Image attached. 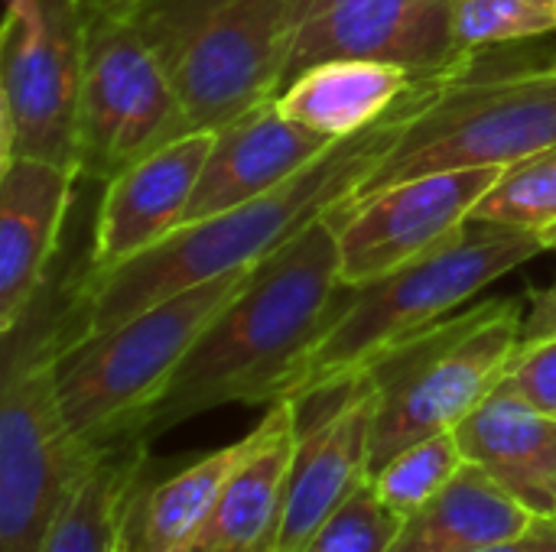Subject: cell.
Segmentation results:
<instances>
[{
    "label": "cell",
    "mask_w": 556,
    "mask_h": 552,
    "mask_svg": "<svg viewBox=\"0 0 556 552\" xmlns=\"http://www.w3.org/2000/svg\"><path fill=\"white\" fill-rule=\"evenodd\" d=\"M124 16L166 72L192 130H218L283 88L290 0H140Z\"/></svg>",
    "instance_id": "8992f818"
},
{
    "label": "cell",
    "mask_w": 556,
    "mask_h": 552,
    "mask_svg": "<svg viewBox=\"0 0 556 552\" xmlns=\"http://www.w3.org/2000/svg\"><path fill=\"white\" fill-rule=\"evenodd\" d=\"M541 241H544V247H547V251H556V224L541 234Z\"/></svg>",
    "instance_id": "1f68e13d"
},
{
    "label": "cell",
    "mask_w": 556,
    "mask_h": 552,
    "mask_svg": "<svg viewBox=\"0 0 556 552\" xmlns=\"http://www.w3.org/2000/svg\"><path fill=\"white\" fill-rule=\"evenodd\" d=\"M551 338H556V280L547 290H541V293L534 296L531 309L525 312L518 351L534 348V345L551 342Z\"/></svg>",
    "instance_id": "83f0119b"
},
{
    "label": "cell",
    "mask_w": 556,
    "mask_h": 552,
    "mask_svg": "<svg viewBox=\"0 0 556 552\" xmlns=\"http://www.w3.org/2000/svg\"><path fill=\"white\" fill-rule=\"evenodd\" d=\"M505 166L443 169L404 179L352 208L329 211L345 286L375 283L450 244Z\"/></svg>",
    "instance_id": "7c38bea8"
},
{
    "label": "cell",
    "mask_w": 556,
    "mask_h": 552,
    "mask_svg": "<svg viewBox=\"0 0 556 552\" xmlns=\"http://www.w3.org/2000/svg\"><path fill=\"white\" fill-rule=\"evenodd\" d=\"M521 303L485 299L391 348L365 374L378 387L371 475L401 449L453 433L508 374L521 342Z\"/></svg>",
    "instance_id": "ba28073f"
},
{
    "label": "cell",
    "mask_w": 556,
    "mask_h": 552,
    "mask_svg": "<svg viewBox=\"0 0 556 552\" xmlns=\"http://www.w3.org/2000/svg\"><path fill=\"white\" fill-rule=\"evenodd\" d=\"M547 33H556V0H456V42L469 55Z\"/></svg>",
    "instance_id": "d4e9b609"
},
{
    "label": "cell",
    "mask_w": 556,
    "mask_h": 552,
    "mask_svg": "<svg viewBox=\"0 0 556 552\" xmlns=\"http://www.w3.org/2000/svg\"><path fill=\"white\" fill-rule=\"evenodd\" d=\"M254 267L173 293L108 332L72 338L55 361L59 400L72 433L88 449L140 439L143 413Z\"/></svg>",
    "instance_id": "5b68a950"
},
{
    "label": "cell",
    "mask_w": 556,
    "mask_h": 552,
    "mask_svg": "<svg viewBox=\"0 0 556 552\" xmlns=\"http://www.w3.org/2000/svg\"><path fill=\"white\" fill-rule=\"evenodd\" d=\"M440 85L443 81L417 85L391 114L352 137H342L277 189L202 221H189L114 270L88 267L81 280V335L108 332L173 293L270 257L303 228L339 208L365 182Z\"/></svg>",
    "instance_id": "7a4b0ae2"
},
{
    "label": "cell",
    "mask_w": 556,
    "mask_h": 552,
    "mask_svg": "<svg viewBox=\"0 0 556 552\" xmlns=\"http://www.w3.org/2000/svg\"><path fill=\"white\" fill-rule=\"evenodd\" d=\"M332 143L339 140L290 120L277 101L251 107L248 114L215 130L182 224L228 211L277 189L306 169L316 156H323Z\"/></svg>",
    "instance_id": "2e32d148"
},
{
    "label": "cell",
    "mask_w": 556,
    "mask_h": 552,
    "mask_svg": "<svg viewBox=\"0 0 556 552\" xmlns=\"http://www.w3.org/2000/svg\"><path fill=\"white\" fill-rule=\"evenodd\" d=\"M476 62L430 94L381 163L332 211L352 208L404 179L511 166L556 146V62L498 75H476Z\"/></svg>",
    "instance_id": "52a82bcc"
},
{
    "label": "cell",
    "mask_w": 556,
    "mask_h": 552,
    "mask_svg": "<svg viewBox=\"0 0 556 552\" xmlns=\"http://www.w3.org/2000/svg\"><path fill=\"white\" fill-rule=\"evenodd\" d=\"M81 0H16L0 33V166L26 156L78 169Z\"/></svg>",
    "instance_id": "9c48e42d"
},
{
    "label": "cell",
    "mask_w": 556,
    "mask_h": 552,
    "mask_svg": "<svg viewBox=\"0 0 556 552\" xmlns=\"http://www.w3.org/2000/svg\"><path fill=\"white\" fill-rule=\"evenodd\" d=\"M91 267V264H88ZM81 277L49 283L3 332L0 377V552H42L65 501L101 449H88L59 400V351L81 335Z\"/></svg>",
    "instance_id": "3957f363"
},
{
    "label": "cell",
    "mask_w": 556,
    "mask_h": 552,
    "mask_svg": "<svg viewBox=\"0 0 556 552\" xmlns=\"http://www.w3.org/2000/svg\"><path fill=\"white\" fill-rule=\"evenodd\" d=\"M469 221L544 234L556 224V146L505 166Z\"/></svg>",
    "instance_id": "603a6c76"
},
{
    "label": "cell",
    "mask_w": 556,
    "mask_h": 552,
    "mask_svg": "<svg viewBox=\"0 0 556 552\" xmlns=\"http://www.w3.org/2000/svg\"><path fill=\"white\" fill-rule=\"evenodd\" d=\"M78 169L16 156L0 166V335L10 332L52 277Z\"/></svg>",
    "instance_id": "9a60e30c"
},
{
    "label": "cell",
    "mask_w": 556,
    "mask_h": 552,
    "mask_svg": "<svg viewBox=\"0 0 556 552\" xmlns=\"http://www.w3.org/2000/svg\"><path fill=\"white\" fill-rule=\"evenodd\" d=\"M127 517H130V514H127ZM111 552H134L130 540H127V524H124V530H121V537H117V543H114V550Z\"/></svg>",
    "instance_id": "4dcf8cb0"
},
{
    "label": "cell",
    "mask_w": 556,
    "mask_h": 552,
    "mask_svg": "<svg viewBox=\"0 0 556 552\" xmlns=\"http://www.w3.org/2000/svg\"><path fill=\"white\" fill-rule=\"evenodd\" d=\"M345 296L339 241L326 215L251 270L143 413L137 436L156 439L231 403L283 400L313 345L339 319Z\"/></svg>",
    "instance_id": "6da1fadb"
},
{
    "label": "cell",
    "mask_w": 556,
    "mask_h": 552,
    "mask_svg": "<svg viewBox=\"0 0 556 552\" xmlns=\"http://www.w3.org/2000/svg\"><path fill=\"white\" fill-rule=\"evenodd\" d=\"M401 527L404 517L375 495L368 478L316 527L300 552H391Z\"/></svg>",
    "instance_id": "484cf974"
},
{
    "label": "cell",
    "mask_w": 556,
    "mask_h": 552,
    "mask_svg": "<svg viewBox=\"0 0 556 552\" xmlns=\"http://www.w3.org/2000/svg\"><path fill=\"white\" fill-rule=\"evenodd\" d=\"M329 59H378L420 81H446L479 52L456 42V0H290L283 88Z\"/></svg>",
    "instance_id": "8fae6325"
},
{
    "label": "cell",
    "mask_w": 556,
    "mask_h": 552,
    "mask_svg": "<svg viewBox=\"0 0 556 552\" xmlns=\"http://www.w3.org/2000/svg\"><path fill=\"white\" fill-rule=\"evenodd\" d=\"M502 384H508L531 407L556 420V338L518 351Z\"/></svg>",
    "instance_id": "4316f807"
},
{
    "label": "cell",
    "mask_w": 556,
    "mask_h": 552,
    "mask_svg": "<svg viewBox=\"0 0 556 552\" xmlns=\"http://www.w3.org/2000/svg\"><path fill=\"white\" fill-rule=\"evenodd\" d=\"M182 552H195V550H182Z\"/></svg>",
    "instance_id": "d6a6232c"
},
{
    "label": "cell",
    "mask_w": 556,
    "mask_h": 552,
    "mask_svg": "<svg viewBox=\"0 0 556 552\" xmlns=\"http://www.w3.org/2000/svg\"><path fill=\"white\" fill-rule=\"evenodd\" d=\"M541 234L469 221L440 251L375 280L349 286L345 306L293 374L283 400H306L319 390L362 377L391 348L410 342L453 316L479 290L538 257Z\"/></svg>",
    "instance_id": "277c9868"
},
{
    "label": "cell",
    "mask_w": 556,
    "mask_h": 552,
    "mask_svg": "<svg viewBox=\"0 0 556 552\" xmlns=\"http://www.w3.org/2000/svg\"><path fill=\"white\" fill-rule=\"evenodd\" d=\"M319 394H326L329 407L309 423L300 420L296 433L280 552H300L316 527L371 478V429L378 413L375 381L362 374Z\"/></svg>",
    "instance_id": "4fadbf2b"
},
{
    "label": "cell",
    "mask_w": 556,
    "mask_h": 552,
    "mask_svg": "<svg viewBox=\"0 0 556 552\" xmlns=\"http://www.w3.org/2000/svg\"><path fill=\"white\" fill-rule=\"evenodd\" d=\"M215 130H192L101 185L91 234V270H114L173 234L189 211Z\"/></svg>",
    "instance_id": "5bb4252c"
},
{
    "label": "cell",
    "mask_w": 556,
    "mask_h": 552,
    "mask_svg": "<svg viewBox=\"0 0 556 552\" xmlns=\"http://www.w3.org/2000/svg\"><path fill=\"white\" fill-rule=\"evenodd\" d=\"M254 446V429L199 462L186 465L179 475L140 488L127 517V540L134 552H182L192 550L202 527L208 524L225 485L248 459Z\"/></svg>",
    "instance_id": "44dd1931"
},
{
    "label": "cell",
    "mask_w": 556,
    "mask_h": 552,
    "mask_svg": "<svg viewBox=\"0 0 556 552\" xmlns=\"http://www.w3.org/2000/svg\"><path fill=\"white\" fill-rule=\"evenodd\" d=\"M482 552H556V517H534L528 530Z\"/></svg>",
    "instance_id": "f1b7e54d"
},
{
    "label": "cell",
    "mask_w": 556,
    "mask_h": 552,
    "mask_svg": "<svg viewBox=\"0 0 556 552\" xmlns=\"http://www.w3.org/2000/svg\"><path fill=\"white\" fill-rule=\"evenodd\" d=\"M150 439H121L104 446L85 468L65 501L42 552H111L137 491L143 488Z\"/></svg>",
    "instance_id": "7402d4cb"
},
{
    "label": "cell",
    "mask_w": 556,
    "mask_h": 552,
    "mask_svg": "<svg viewBox=\"0 0 556 552\" xmlns=\"http://www.w3.org/2000/svg\"><path fill=\"white\" fill-rule=\"evenodd\" d=\"M463 465L466 455L456 442V433H440L401 449L388 465L371 475V488L394 514L407 521L427 501H433Z\"/></svg>",
    "instance_id": "cb8c5ba5"
},
{
    "label": "cell",
    "mask_w": 556,
    "mask_h": 552,
    "mask_svg": "<svg viewBox=\"0 0 556 552\" xmlns=\"http://www.w3.org/2000/svg\"><path fill=\"white\" fill-rule=\"evenodd\" d=\"M300 416L293 400L267 407L254 426V446L222 491L195 552H280L287 478L293 465Z\"/></svg>",
    "instance_id": "e0dca14e"
},
{
    "label": "cell",
    "mask_w": 556,
    "mask_h": 552,
    "mask_svg": "<svg viewBox=\"0 0 556 552\" xmlns=\"http://www.w3.org/2000/svg\"><path fill=\"white\" fill-rule=\"evenodd\" d=\"M466 462L485 468L541 517H556V420L498 384L456 429Z\"/></svg>",
    "instance_id": "ac0fdd59"
},
{
    "label": "cell",
    "mask_w": 556,
    "mask_h": 552,
    "mask_svg": "<svg viewBox=\"0 0 556 552\" xmlns=\"http://www.w3.org/2000/svg\"><path fill=\"white\" fill-rule=\"evenodd\" d=\"M186 133L189 117L137 26L121 13H88L78 176L104 185Z\"/></svg>",
    "instance_id": "30bf717a"
},
{
    "label": "cell",
    "mask_w": 556,
    "mask_h": 552,
    "mask_svg": "<svg viewBox=\"0 0 556 552\" xmlns=\"http://www.w3.org/2000/svg\"><path fill=\"white\" fill-rule=\"evenodd\" d=\"M88 13H130L140 0H81Z\"/></svg>",
    "instance_id": "f546056e"
},
{
    "label": "cell",
    "mask_w": 556,
    "mask_h": 552,
    "mask_svg": "<svg viewBox=\"0 0 556 552\" xmlns=\"http://www.w3.org/2000/svg\"><path fill=\"white\" fill-rule=\"evenodd\" d=\"M417 85L424 81L394 62L329 59L296 75L274 101L290 120L342 140L391 114Z\"/></svg>",
    "instance_id": "d6986e66"
},
{
    "label": "cell",
    "mask_w": 556,
    "mask_h": 552,
    "mask_svg": "<svg viewBox=\"0 0 556 552\" xmlns=\"http://www.w3.org/2000/svg\"><path fill=\"white\" fill-rule=\"evenodd\" d=\"M541 517L505 491L485 468L466 462L453 482L410 514L391 552H482L518 537Z\"/></svg>",
    "instance_id": "ffe728a7"
}]
</instances>
